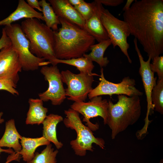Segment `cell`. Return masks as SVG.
<instances>
[{"label": "cell", "mask_w": 163, "mask_h": 163, "mask_svg": "<svg viewBox=\"0 0 163 163\" xmlns=\"http://www.w3.org/2000/svg\"><path fill=\"white\" fill-rule=\"evenodd\" d=\"M22 67L17 52L11 44L0 51V78H6L17 85Z\"/></svg>", "instance_id": "7c38bea8"}, {"label": "cell", "mask_w": 163, "mask_h": 163, "mask_svg": "<svg viewBox=\"0 0 163 163\" xmlns=\"http://www.w3.org/2000/svg\"><path fill=\"white\" fill-rule=\"evenodd\" d=\"M94 6V1L89 3L84 1L80 5L74 7L86 21L89 19L93 14Z\"/></svg>", "instance_id": "484cf974"}, {"label": "cell", "mask_w": 163, "mask_h": 163, "mask_svg": "<svg viewBox=\"0 0 163 163\" xmlns=\"http://www.w3.org/2000/svg\"><path fill=\"white\" fill-rule=\"evenodd\" d=\"M6 33L10 39L11 45L18 55L22 70L33 71L40 66L50 63L44 58H40L32 54L29 49V42L23 32L20 25L12 24L5 26Z\"/></svg>", "instance_id": "8992f818"}, {"label": "cell", "mask_w": 163, "mask_h": 163, "mask_svg": "<svg viewBox=\"0 0 163 163\" xmlns=\"http://www.w3.org/2000/svg\"><path fill=\"white\" fill-rule=\"evenodd\" d=\"M112 44L110 39L104 40L91 46V52L88 54H85L83 56L91 62H97L101 68L106 67L109 62L107 57H104V52L107 48Z\"/></svg>", "instance_id": "44dd1931"}, {"label": "cell", "mask_w": 163, "mask_h": 163, "mask_svg": "<svg viewBox=\"0 0 163 163\" xmlns=\"http://www.w3.org/2000/svg\"><path fill=\"white\" fill-rule=\"evenodd\" d=\"M3 114L2 112H0V124L2 123L4 121V120L2 118V117Z\"/></svg>", "instance_id": "d590c367"}, {"label": "cell", "mask_w": 163, "mask_h": 163, "mask_svg": "<svg viewBox=\"0 0 163 163\" xmlns=\"http://www.w3.org/2000/svg\"><path fill=\"white\" fill-rule=\"evenodd\" d=\"M100 19L106 30L113 47L118 46L127 57L129 62L132 63L128 52L129 44L127 38L131 34V31L127 23L120 20L113 15L102 6Z\"/></svg>", "instance_id": "52a82bcc"}, {"label": "cell", "mask_w": 163, "mask_h": 163, "mask_svg": "<svg viewBox=\"0 0 163 163\" xmlns=\"http://www.w3.org/2000/svg\"><path fill=\"white\" fill-rule=\"evenodd\" d=\"M40 4L42 9L43 21L46 26L53 31L58 29V25L60 24L59 17L55 13L50 3L45 0L39 1Z\"/></svg>", "instance_id": "603a6c76"}, {"label": "cell", "mask_w": 163, "mask_h": 163, "mask_svg": "<svg viewBox=\"0 0 163 163\" xmlns=\"http://www.w3.org/2000/svg\"><path fill=\"white\" fill-rule=\"evenodd\" d=\"M61 27L53 32L54 49L57 59H68L83 56L95 39L76 24L59 18Z\"/></svg>", "instance_id": "7a4b0ae2"}, {"label": "cell", "mask_w": 163, "mask_h": 163, "mask_svg": "<svg viewBox=\"0 0 163 163\" xmlns=\"http://www.w3.org/2000/svg\"><path fill=\"white\" fill-rule=\"evenodd\" d=\"M60 73L62 82L67 86L65 90L68 99L74 102H85L93 89V75H97L80 72L75 74L68 70L62 71Z\"/></svg>", "instance_id": "ba28073f"}, {"label": "cell", "mask_w": 163, "mask_h": 163, "mask_svg": "<svg viewBox=\"0 0 163 163\" xmlns=\"http://www.w3.org/2000/svg\"><path fill=\"white\" fill-rule=\"evenodd\" d=\"M48 1L59 18L64 19L84 29L85 21L68 0Z\"/></svg>", "instance_id": "5bb4252c"}, {"label": "cell", "mask_w": 163, "mask_h": 163, "mask_svg": "<svg viewBox=\"0 0 163 163\" xmlns=\"http://www.w3.org/2000/svg\"><path fill=\"white\" fill-rule=\"evenodd\" d=\"M36 18L43 21L42 13L36 11L24 0H19L15 10L8 17L0 21V26H7L20 19Z\"/></svg>", "instance_id": "2e32d148"}, {"label": "cell", "mask_w": 163, "mask_h": 163, "mask_svg": "<svg viewBox=\"0 0 163 163\" xmlns=\"http://www.w3.org/2000/svg\"><path fill=\"white\" fill-rule=\"evenodd\" d=\"M102 5L115 7L121 4L124 2L123 0H97Z\"/></svg>", "instance_id": "f546056e"}, {"label": "cell", "mask_w": 163, "mask_h": 163, "mask_svg": "<svg viewBox=\"0 0 163 163\" xmlns=\"http://www.w3.org/2000/svg\"><path fill=\"white\" fill-rule=\"evenodd\" d=\"M94 2V13L89 19L85 21L84 29L100 43L109 39L100 19L101 11L103 5L97 0Z\"/></svg>", "instance_id": "9a60e30c"}, {"label": "cell", "mask_w": 163, "mask_h": 163, "mask_svg": "<svg viewBox=\"0 0 163 163\" xmlns=\"http://www.w3.org/2000/svg\"><path fill=\"white\" fill-rule=\"evenodd\" d=\"M134 1L133 0H127L125 5L123 8V11L124 12L129 10Z\"/></svg>", "instance_id": "d6a6232c"}, {"label": "cell", "mask_w": 163, "mask_h": 163, "mask_svg": "<svg viewBox=\"0 0 163 163\" xmlns=\"http://www.w3.org/2000/svg\"><path fill=\"white\" fill-rule=\"evenodd\" d=\"M14 152L11 148L5 149H2V147H0V154L2 152H5L9 154H11L13 153Z\"/></svg>", "instance_id": "e575fe53"}, {"label": "cell", "mask_w": 163, "mask_h": 163, "mask_svg": "<svg viewBox=\"0 0 163 163\" xmlns=\"http://www.w3.org/2000/svg\"><path fill=\"white\" fill-rule=\"evenodd\" d=\"M21 26L29 41L31 53L38 58L48 60L52 64L56 59L53 31L36 18L26 19L21 22Z\"/></svg>", "instance_id": "277c9868"}, {"label": "cell", "mask_w": 163, "mask_h": 163, "mask_svg": "<svg viewBox=\"0 0 163 163\" xmlns=\"http://www.w3.org/2000/svg\"><path fill=\"white\" fill-rule=\"evenodd\" d=\"M70 3L74 7L78 5L81 4L84 0H68Z\"/></svg>", "instance_id": "836d02e7"}, {"label": "cell", "mask_w": 163, "mask_h": 163, "mask_svg": "<svg viewBox=\"0 0 163 163\" xmlns=\"http://www.w3.org/2000/svg\"><path fill=\"white\" fill-rule=\"evenodd\" d=\"M63 120L61 116L51 113L47 116L42 123L43 136L50 142L53 143L58 149L62 148L63 144L57 139L56 127L58 124Z\"/></svg>", "instance_id": "d6986e66"}, {"label": "cell", "mask_w": 163, "mask_h": 163, "mask_svg": "<svg viewBox=\"0 0 163 163\" xmlns=\"http://www.w3.org/2000/svg\"><path fill=\"white\" fill-rule=\"evenodd\" d=\"M16 87L17 85L11 80L6 78H0V90H5L13 95L18 96L19 93L16 89Z\"/></svg>", "instance_id": "83f0119b"}, {"label": "cell", "mask_w": 163, "mask_h": 163, "mask_svg": "<svg viewBox=\"0 0 163 163\" xmlns=\"http://www.w3.org/2000/svg\"><path fill=\"white\" fill-rule=\"evenodd\" d=\"M20 140L22 148L18 153L26 163L30 162L34 158L35 151L38 147L50 144V142L43 136L36 138L22 136Z\"/></svg>", "instance_id": "ffe728a7"}, {"label": "cell", "mask_w": 163, "mask_h": 163, "mask_svg": "<svg viewBox=\"0 0 163 163\" xmlns=\"http://www.w3.org/2000/svg\"><path fill=\"white\" fill-rule=\"evenodd\" d=\"M11 44L10 39L7 35L4 28H3L2 36L0 38V51L3 48Z\"/></svg>", "instance_id": "f1b7e54d"}, {"label": "cell", "mask_w": 163, "mask_h": 163, "mask_svg": "<svg viewBox=\"0 0 163 163\" xmlns=\"http://www.w3.org/2000/svg\"><path fill=\"white\" fill-rule=\"evenodd\" d=\"M64 113L66 115L63 120L65 125L67 128L75 130L77 133L76 139L70 142L76 155L83 156L86 155L87 151L93 152V143L101 149L104 148V140L94 136L92 131L82 122L79 113L70 108L64 110Z\"/></svg>", "instance_id": "5b68a950"}, {"label": "cell", "mask_w": 163, "mask_h": 163, "mask_svg": "<svg viewBox=\"0 0 163 163\" xmlns=\"http://www.w3.org/2000/svg\"><path fill=\"white\" fill-rule=\"evenodd\" d=\"M88 102H74L70 106L71 108L80 113L84 116L83 121L86 122V125L91 131L99 129L98 123L93 124L90 121L91 118L100 116L103 119L104 124H106L108 101L103 99L101 96L94 97Z\"/></svg>", "instance_id": "8fae6325"}, {"label": "cell", "mask_w": 163, "mask_h": 163, "mask_svg": "<svg viewBox=\"0 0 163 163\" xmlns=\"http://www.w3.org/2000/svg\"><path fill=\"white\" fill-rule=\"evenodd\" d=\"M40 72L48 82V87L46 91L38 94L39 98L44 102L50 101L53 105H60L66 96L59 69L56 66H45L42 67Z\"/></svg>", "instance_id": "30bf717a"}, {"label": "cell", "mask_w": 163, "mask_h": 163, "mask_svg": "<svg viewBox=\"0 0 163 163\" xmlns=\"http://www.w3.org/2000/svg\"><path fill=\"white\" fill-rule=\"evenodd\" d=\"M43 102L40 98L29 99V107L25 121L26 124L39 125L42 123L48 111V109L43 107Z\"/></svg>", "instance_id": "ac0fdd59"}, {"label": "cell", "mask_w": 163, "mask_h": 163, "mask_svg": "<svg viewBox=\"0 0 163 163\" xmlns=\"http://www.w3.org/2000/svg\"><path fill=\"white\" fill-rule=\"evenodd\" d=\"M58 152V150H55L50 144L40 153L36 152L33 159L26 163H56V157Z\"/></svg>", "instance_id": "cb8c5ba5"}, {"label": "cell", "mask_w": 163, "mask_h": 163, "mask_svg": "<svg viewBox=\"0 0 163 163\" xmlns=\"http://www.w3.org/2000/svg\"><path fill=\"white\" fill-rule=\"evenodd\" d=\"M133 42L135 49L140 62L139 73L142 78L146 97L147 110L145 121L148 123L149 121L148 116L150 110L151 109H154L151 101V95L152 89L156 84V78L154 77V73L151 71L150 68L151 58L149 57L147 61H144L138 47L137 40L136 38L134 39Z\"/></svg>", "instance_id": "4fadbf2b"}, {"label": "cell", "mask_w": 163, "mask_h": 163, "mask_svg": "<svg viewBox=\"0 0 163 163\" xmlns=\"http://www.w3.org/2000/svg\"><path fill=\"white\" fill-rule=\"evenodd\" d=\"M22 137L16 129L14 120L10 119L5 123V131L0 139V147L12 148L18 152L21 149L19 140Z\"/></svg>", "instance_id": "e0dca14e"}, {"label": "cell", "mask_w": 163, "mask_h": 163, "mask_svg": "<svg viewBox=\"0 0 163 163\" xmlns=\"http://www.w3.org/2000/svg\"><path fill=\"white\" fill-rule=\"evenodd\" d=\"M28 5L33 8H35L39 11H42V9L40 6L39 1L38 0H27Z\"/></svg>", "instance_id": "4dcf8cb0"}, {"label": "cell", "mask_w": 163, "mask_h": 163, "mask_svg": "<svg viewBox=\"0 0 163 163\" xmlns=\"http://www.w3.org/2000/svg\"><path fill=\"white\" fill-rule=\"evenodd\" d=\"M123 17L152 59L163 53V0H135Z\"/></svg>", "instance_id": "6da1fadb"}, {"label": "cell", "mask_w": 163, "mask_h": 163, "mask_svg": "<svg viewBox=\"0 0 163 163\" xmlns=\"http://www.w3.org/2000/svg\"><path fill=\"white\" fill-rule=\"evenodd\" d=\"M20 155L18 152H14L8 156L7 158L6 161L5 163H9L13 161H19L20 158Z\"/></svg>", "instance_id": "1f68e13d"}, {"label": "cell", "mask_w": 163, "mask_h": 163, "mask_svg": "<svg viewBox=\"0 0 163 163\" xmlns=\"http://www.w3.org/2000/svg\"><path fill=\"white\" fill-rule=\"evenodd\" d=\"M151 100L154 109L163 114V78L158 79L152 91Z\"/></svg>", "instance_id": "d4e9b609"}, {"label": "cell", "mask_w": 163, "mask_h": 163, "mask_svg": "<svg viewBox=\"0 0 163 163\" xmlns=\"http://www.w3.org/2000/svg\"><path fill=\"white\" fill-rule=\"evenodd\" d=\"M118 101L113 104L108 101L106 124L111 130V138L114 139L120 133L135 124L140 117L141 107L139 97L118 96Z\"/></svg>", "instance_id": "3957f363"}, {"label": "cell", "mask_w": 163, "mask_h": 163, "mask_svg": "<svg viewBox=\"0 0 163 163\" xmlns=\"http://www.w3.org/2000/svg\"><path fill=\"white\" fill-rule=\"evenodd\" d=\"M59 63L74 66L77 68L80 72L90 74L93 73L92 72L94 67L93 62L83 56L68 59H60L56 58L54 60L52 65L56 66Z\"/></svg>", "instance_id": "7402d4cb"}, {"label": "cell", "mask_w": 163, "mask_h": 163, "mask_svg": "<svg viewBox=\"0 0 163 163\" xmlns=\"http://www.w3.org/2000/svg\"><path fill=\"white\" fill-rule=\"evenodd\" d=\"M103 68H101V74L98 85L93 88L88 95L90 99L92 97L102 95H108L111 96L116 94L124 95L129 97L142 96L143 93L135 87V80L127 76L124 78L120 82L115 83L107 80L104 76Z\"/></svg>", "instance_id": "9c48e42d"}, {"label": "cell", "mask_w": 163, "mask_h": 163, "mask_svg": "<svg viewBox=\"0 0 163 163\" xmlns=\"http://www.w3.org/2000/svg\"><path fill=\"white\" fill-rule=\"evenodd\" d=\"M152 63L150 64V68L153 72H156L158 79L163 78V56H158L152 59Z\"/></svg>", "instance_id": "4316f807"}]
</instances>
